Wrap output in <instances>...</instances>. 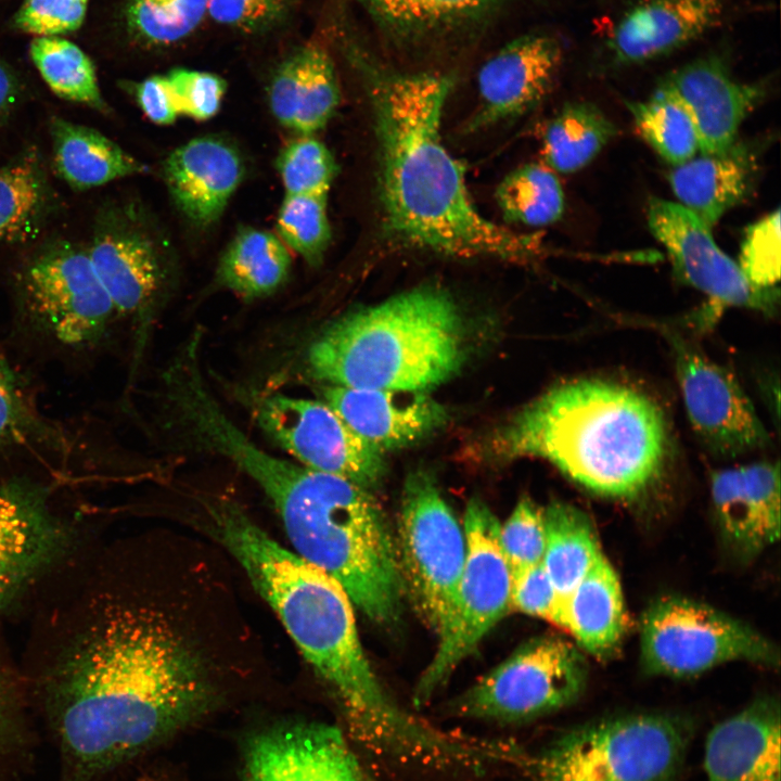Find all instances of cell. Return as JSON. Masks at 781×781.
<instances>
[{
    "label": "cell",
    "instance_id": "21",
    "mask_svg": "<svg viewBox=\"0 0 781 781\" xmlns=\"http://www.w3.org/2000/svg\"><path fill=\"white\" fill-rule=\"evenodd\" d=\"M660 87L673 93L690 114L700 140L699 153L704 154L729 150L740 125L764 95L763 86L733 79L713 56L671 72Z\"/></svg>",
    "mask_w": 781,
    "mask_h": 781
},
{
    "label": "cell",
    "instance_id": "36",
    "mask_svg": "<svg viewBox=\"0 0 781 781\" xmlns=\"http://www.w3.org/2000/svg\"><path fill=\"white\" fill-rule=\"evenodd\" d=\"M495 196L508 221L530 227L554 223L564 210L559 178L542 164L530 163L514 169L499 183Z\"/></svg>",
    "mask_w": 781,
    "mask_h": 781
},
{
    "label": "cell",
    "instance_id": "8",
    "mask_svg": "<svg viewBox=\"0 0 781 781\" xmlns=\"http://www.w3.org/2000/svg\"><path fill=\"white\" fill-rule=\"evenodd\" d=\"M733 661L777 668L780 654L750 625L686 597H660L644 610L640 662L646 674L688 678Z\"/></svg>",
    "mask_w": 781,
    "mask_h": 781
},
{
    "label": "cell",
    "instance_id": "27",
    "mask_svg": "<svg viewBox=\"0 0 781 781\" xmlns=\"http://www.w3.org/2000/svg\"><path fill=\"white\" fill-rule=\"evenodd\" d=\"M392 41L449 43L484 26L511 0H356Z\"/></svg>",
    "mask_w": 781,
    "mask_h": 781
},
{
    "label": "cell",
    "instance_id": "16",
    "mask_svg": "<svg viewBox=\"0 0 781 781\" xmlns=\"http://www.w3.org/2000/svg\"><path fill=\"white\" fill-rule=\"evenodd\" d=\"M666 337L689 422L704 445L729 458L765 447L768 433L733 374L679 334Z\"/></svg>",
    "mask_w": 781,
    "mask_h": 781
},
{
    "label": "cell",
    "instance_id": "17",
    "mask_svg": "<svg viewBox=\"0 0 781 781\" xmlns=\"http://www.w3.org/2000/svg\"><path fill=\"white\" fill-rule=\"evenodd\" d=\"M116 313L142 318L163 294L175 269L174 248L142 216H112L87 251Z\"/></svg>",
    "mask_w": 781,
    "mask_h": 781
},
{
    "label": "cell",
    "instance_id": "29",
    "mask_svg": "<svg viewBox=\"0 0 781 781\" xmlns=\"http://www.w3.org/2000/svg\"><path fill=\"white\" fill-rule=\"evenodd\" d=\"M560 627L586 653L605 660L620 646L628 622L620 580L602 555L565 598Z\"/></svg>",
    "mask_w": 781,
    "mask_h": 781
},
{
    "label": "cell",
    "instance_id": "22",
    "mask_svg": "<svg viewBox=\"0 0 781 781\" xmlns=\"http://www.w3.org/2000/svg\"><path fill=\"white\" fill-rule=\"evenodd\" d=\"M779 462H755L714 471L713 509L720 532L738 552L755 555L780 537Z\"/></svg>",
    "mask_w": 781,
    "mask_h": 781
},
{
    "label": "cell",
    "instance_id": "38",
    "mask_svg": "<svg viewBox=\"0 0 781 781\" xmlns=\"http://www.w3.org/2000/svg\"><path fill=\"white\" fill-rule=\"evenodd\" d=\"M209 0H128L126 23L132 37L146 47L176 44L207 16Z\"/></svg>",
    "mask_w": 781,
    "mask_h": 781
},
{
    "label": "cell",
    "instance_id": "19",
    "mask_svg": "<svg viewBox=\"0 0 781 781\" xmlns=\"http://www.w3.org/2000/svg\"><path fill=\"white\" fill-rule=\"evenodd\" d=\"M322 396L346 423L382 452L422 441L441 428L446 408L423 392L324 385Z\"/></svg>",
    "mask_w": 781,
    "mask_h": 781
},
{
    "label": "cell",
    "instance_id": "14",
    "mask_svg": "<svg viewBox=\"0 0 781 781\" xmlns=\"http://www.w3.org/2000/svg\"><path fill=\"white\" fill-rule=\"evenodd\" d=\"M256 399L258 425L299 464L368 490L382 483L387 471L384 452L360 437L325 401L279 393Z\"/></svg>",
    "mask_w": 781,
    "mask_h": 781
},
{
    "label": "cell",
    "instance_id": "31",
    "mask_svg": "<svg viewBox=\"0 0 781 781\" xmlns=\"http://www.w3.org/2000/svg\"><path fill=\"white\" fill-rule=\"evenodd\" d=\"M543 521L546 545L541 563L563 604L603 553L592 522L580 509L554 501L543 509Z\"/></svg>",
    "mask_w": 781,
    "mask_h": 781
},
{
    "label": "cell",
    "instance_id": "2",
    "mask_svg": "<svg viewBox=\"0 0 781 781\" xmlns=\"http://www.w3.org/2000/svg\"><path fill=\"white\" fill-rule=\"evenodd\" d=\"M344 43L373 108L388 232L407 245L456 257L523 263L541 255L538 236L511 231L478 212L462 165L445 148L440 127L452 78L393 71L354 41Z\"/></svg>",
    "mask_w": 781,
    "mask_h": 781
},
{
    "label": "cell",
    "instance_id": "43",
    "mask_svg": "<svg viewBox=\"0 0 781 781\" xmlns=\"http://www.w3.org/2000/svg\"><path fill=\"white\" fill-rule=\"evenodd\" d=\"M21 385L0 354V454L15 450L35 434H44Z\"/></svg>",
    "mask_w": 781,
    "mask_h": 781
},
{
    "label": "cell",
    "instance_id": "12",
    "mask_svg": "<svg viewBox=\"0 0 781 781\" xmlns=\"http://www.w3.org/2000/svg\"><path fill=\"white\" fill-rule=\"evenodd\" d=\"M17 286L27 325L63 351L94 350L116 315L88 253L73 245L38 254L22 270Z\"/></svg>",
    "mask_w": 781,
    "mask_h": 781
},
{
    "label": "cell",
    "instance_id": "6",
    "mask_svg": "<svg viewBox=\"0 0 781 781\" xmlns=\"http://www.w3.org/2000/svg\"><path fill=\"white\" fill-rule=\"evenodd\" d=\"M465 343L453 297L426 285L340 318L312 342L307 361L329 385L427 393L460 371Z\"/></svg>",
    "mask_w": 781,
    "mask_h": 781
},
{
    "label": "cell",
    "instance_id": "13",
    "mask_svg": "<svg viewBox=\"0 0 781 781\" xmlns=\"http://www.w3.org/2000/svg\"><path fill=\"white\" fill-rule=\"evenodd\" d=\"M89 543L78 523L53 508L46 488L0 479V613L31 603Z\"/></svg>",
    "mask_w": 781,
    "mask_h": 781
},
{
    "label": "cell",
    "instance_id": "1",
    "mask_svg": "<svg viewBox=\"0 0 781 781\" xmlns=\"http://www.w3.org/2000/svg\"><path fill=\"white\" fill-rule=\"evenodd\" d=\"M35 607L21 678L72 781H90L208 709L201 660L114 562H80Z\"/></svg>",
    "mask_w": 781,
    "mask_h": 781
},
{
    "label": "cell",
    "instance_id": "44",
    "mask_svg": "<svg viewBox=\"0 0 781 781\" xmlns=\"http://www.w3.org/2000/svg\"><path fill=\"white\" fill-rule=\"evenodd\" d=\"M298 0H209L207 16L245 35L269 31L281 25Z\"/></svg>",
    "mask_w": 781,
    "mask_h": 781
},
{
    "label": "cell",
    "instance_id": "5",
    "mask_svg": "<svg viewBox=\"0 0 781 781\" xmlns=\"http://www.w3.org/2000/svg\"><path fill=\"white\" fill-rule=\"evenodd\" d=\"M238 468L270 499L297 555L335 579L371 622H397L406 596L396 539L371 490L257 445Z\"/></svg>",
    "mask_w": 781,
    "mask_h": 781
},
{
    "label": "cell",
    "instance_id": "28",
    "mask_svg": "<svg viewBox=\"0 0 781 781\" xmlns=\"http://www.w3.org/2000/svg\"><path fill=\"white\" fill-rule=\"evenodd\" d=\"M755 168V154L735 141L726 152L697 153L674 166L668 179L678 204L712 229L747 196Z\"/></svg>",
    "mask_w": 781,
    "mask_h": 781
},
{
    "label": "cell",
    "instance_id": "30",
    "mask_svg": "<svg viewBox=\"0 0 781 781\" xmlns=\"http://www.w3.org/2000/svg\"><path fill=\"white\" fill-rule=\"evenodd\" d=\"M50 130L54 168L75 189L97 188L148 170L144 164L95 129L53 118Z\"/></svg>",
    "mask_w": 781,
    "mask_h": 781
},
{
    "label": "cell",
    "instance_id": "50",
    "mask_svg": "<svg viewBox=\"0 0 781 781\" xmlns=\"http://www.w3.org/2000/svg\"><path fill=\"white\" fill-rule=\"evenodd\" d=\"M17 97V80L8 65L0 60V123L14 108Z\"/></svg>",
    "mask_w": 781,
    "mask_h": 781
},
{
    "label": "cell",
    "instance_id": "45",
    "mask_svg": "<svg viewBox=\"0 0 781 781\" xmlns=\"http://www.w3.org/2000/svg\"><path fill=\"white\" fill-rule=\"evenodd\" d=\"M165 76L179 114L205 120L218 112L227 88L221 77L188 68H175Z\"/></svg>",
    "mask_w": 781,
    "mask_h": 781
},
{
    "label": "cell",
    "instance_id": "34",
    "mask_svg": "<svg viewBox=\"0 0 781 781\" xmlns=\"http://www.w3.org/2000/svg\"><path fill=\"white\" fill-rule=\"evenodd\" d=\"M29 55L54 94L105 111L94 65L74 42L60 36L36 37L30 43Z\"/></svg>",
    "mask_w": 781,
    "mask_h": 781
},
{
    "label": "cell",
    "instance_id": "32",
    "mask_svg": "<svg viewBox=\"0 0 781 781\" xmlns=\"http://www.w3.org/2000/svg\"><path fill=\"white\" fill-rule=\"evenodd\" d=\"M291 255L273 233L242 228L223 252L217 279L242 297L254 299L274 293L287 279Z\"/></svg>",
    "mask_w": 781,
    "mask_h": 781
},
{
    "label": "cell",
    "instance_id": "18",
    "mask_svg": "<svg viewBox=\"0 0 781 781\" xmlns=\"http://www.w3.org/2000/svg\"><path fill=\"white\" fill-rule=\"evenodd\" d=\"M243 781H372L342 730L318 721L277 725L244 751Z\"/></svg>",
    "mask_w": 781,
    "mask_h": 781
},
{
    "label": "cell",
    "instance_id": "46",
    "mask_svg": "<svg viewBox=\"0 0 781 781\" xmlns=\"http://www.w3.org/2000/svg\"><path fill=\"white\" fill-rule=\"evenodd\" d=\"M89 0H24L15 25L37 37L59 36L82 24Z\"/></svg>",
    "mask_w": 781,
    "mask_h": 781
},
{
    "label": "cell",
    "instance_id": "37",
    "mask_svg": "<svg viewBox=\"0 0 781 781\" xmlns=\"http://www.w3.org/2000/svg\"><path fill=\"white\" fill-rule=\"evenodd\" d=\"M48 204L47 181L35 158L24 157L0 167V244L34 234Z\"/></svg>",
    "mask_w": 781,
    "mask_h": 781
},
{
    "label": "cell",
    "instance_id": "24",
    "mask_svg": "<svg viewBox=\"0 0 781 781\" xmlns=\"http://www.w3.org/2000/svg\"><path fill=\"white\" fill-rule=\"evenodd\" d=\"M780 705L761 696L717 724L705 743L707 781H780Z\"/></svg>",
    "mask_w": 781,
    "mask_h": 781
},
{
    "label": "cell",
    "instance_id": "35",
    "mask_svg": "<svg viewBox=\"0 0 781 781\" xmlns=\"http://www.w3.org/2000/svg\"><path fill=\"white\" fill-rule=\"evenodd\" d=\"M641 137L673 166L680 165L700 152L695 125L681 102L658 87L646 101H627Z\"/></svg>",
    "mask_w": 781,
    "mask_h": 781
},
{
    "label": "cell",
    "instance_id": "42",
    "mask_svg": "<svg viewBox=\"0 0 781 781\" xmlns=\"http://www.w3.org/2000/svg\"><path fill=\"white\" fill-rule=\"evenodd\" d=\"M780 209L746 228L739 256V267L757 287H777L780 280Z\"/></svg>",
    "mask_w": 781,
    "mask_h": 781
},
{
    "label": "cell",
    "instance_id": "3",
    "mask_svg": "<svg viewBox=\"0 0 781 781\" xmlns=\"http://www.w3.org/2000/svg\"><path fill=\"white\" fill-rule=\"evenodd\" d=\"M218 540L243 566L306 661L330 688L353 737L373 753L404 764L428 757L438 731L402 709L373 671L344 588L285 549L234 501L208 503Z\"/></svg>",
    "mask_w": 781,
    "mask_h": 781
},
{
    "label": "cell",
    "instance_id": "48",
    "mask_svg": "<svg viewBox=\"0 0 781 781\" xmlns=\"http://www.w3.org/2000/svg\"><path fill=\"white\" fill-rule=\"evenodd\" d=\"M133 93L142 112L153 123L168 125L180 115L165 75L145 78L135 86Z\"/></svg>",
    "mask_w": 781,
    "mask_h": 781
},
{
    "label": "cell",
    "instance_id": "26",
    "mask_svg": "<svg viewBox=\"0 0 781 781\" xmlns=\"http://www.w3.org/2000/svg\"><path fill=\"white\" fill-rule=\"evenodd\" d=\"M268 99L276 119L302 136L323 128L335 113L341 91L334 63L320 44L294 48L273 72Z\"/></svg>",
    "mask_w": 781,
    "mask_h": 781
},
{
    "label": "cell",
    "instance_id": "7",
    "mask_svg": "<svg viewBox=\"0 0 781 781\" xmlns=\"http://www.w3.org/2000/svg\"><path fill=\"white\" fill-rule=\"evenodd\" d=\"M692 735L680 715H614L563 732L527 767L534 781H678Z\"/></svg>",
    "mask_w": 781,
    "mask_h": 781
},
{
    "label": "cell",
    "instance_id": "15",
    "mask_svg": "<svg viewBox=\"0 0 781 781\" xmlns=\"http://www.w3.org/2000/svg\"><path fill=\"white\" fill-rule=\"evenodd\" d=\"M648 223L665 247L676 278L706 295L707 305L717 312L727 307L768 316L777 312L778 286L763 289L750 283L739 265L717 246L710 228L680 204L650 200Z\"/></svg>",
    "mask_w": 781,
    "mask_h": 781
},
{
    "label": "cell",
    "instance_id": "33",
    "mask_svg": "<svg viewBox=\"0 0 781 781\" xmlns=\"http://www.w3.org/2000/svg\"><path fill=\"white\" fill-rule=\"evenodd\" d=\"M616 133V126L592 103H568L545 129L541 148L545 165L562 174L578 171Z\"/></svg>",
    "mask_w": 781,
    "mask_h": 781
},
{
    "label": "cell",
    "instance_id": "47",
    "mask_svg": "<svg viewBox=\"0 0 781 781\" xmlns=\"http://www.w3.org/2000/svg\"><path fill=\"white\" fill-rule=\"evenodd\" d=\"M511 607L560 626L561 600L542 563L512 574Z\"/></svg>",
    "mask_w": 781,
    "mask_h": 781
},
{
    "label": "cell",
    "instance_id": "20",
    "mask_svg": "<svg viewBox=\"0 0 781 781\" xmlns=\"http://www.w3.org/2000/svg\"><path fill=\"white\" fill-rule=\"evenodd\" d=\"M560 43L547 35L518 37L488 59L478 73L481 106L469 129L520 116L545 97L560 66Z\"/></svg>",
    "mask_w": 781,
    "mask_h": 781
},
{
    "label": "cell",
    "instance_id": "49",
    "mask_svg": "<svg viewBox=\"0 0 781 781\" xmlns=\"http://www.w3.org/2000/svg\"><path fill=\"white\" fill-rule=\"evenodd\" d=\"M22 681L12 667L0 638V751L15 730Z\"/></svg>",
    "mask_w": 781,
    "mask_h": 781
},
{
    "label": "cell",
    "instance_id": "40",
    "mask_svg": "<svg viewBox=\"0 0 781 781\" xmlns=\"http://www.w3.org/2000/svg\"><path fill=\"white\" fill-rule=\"evenodd\" d=\"M277 167L290 195H328L337 172L332 153L311 136L290 142L279 154Z\"/></svg>",
    "mask_w": 781,
    "mask_h": 781
},
{
    "label": "cell",
    "instance_id": "4",
    "mask_svg": "<svg viewBox=\"0 0 781 781\" xmlns=\"http://www.w3.org/2000/svg\"><path fill=\"white\" fill-rule=\"evenodd\" d=\"M507 459L537 457L601 496L632 498L658 476L667 427L657 404L629 386L580 379L553 386L492 440Z\"/></svg>",
    "mask_w": 781,
    "mask_h": 781
},
{
    "label": "cell",
    "instance_id": "23",
    "mask_svg": "<svg viewBox=\"0 0 781 781\" xmlns=\"http://www.w3.org/2000/svg\"><path fill=\"white\" fill-rule=\"evenodd\" d=\"M163 175L177 208L192 223L207 227L221 216L240 185L244 164L230 142L206 136L172 151Z\"/></svg>",
    "mask_w": 781,
    "mask_h": 781
},
{
    "label": "cell",
    "instance_id": "41",
    "mask_svg": "<svg viewBox=\"0 0 781 781\" xmlns=\"http://www.w3.org/2000/svg\"><path fill=\"white\" fill-rule=\"evenodd\" d=\"M499 541L511 574L541 563L546 545L543 509L522 498L500 524Z\"/></svg>",
    "mask_w": 781,
    "mask_h": 781
},
{
    "label": "cell",
    "instance_id": "11",
    "mask_svg": "<svg viewBox=\"0 0 781 781\" xmlns=\"http://www.w3.org/2000/svg\"><path fill=\"white\" fill-rule=\"evenodd\" d=\"M588 673L576 644L555 636L536 637L457 696L449 710L498 722L533 720L576 702Z\"/></svg>",
    "mask_w": 781,
    "mask_h": 781
},
{
    "label": "cell",
    "instance_id": "39",
    "mask_svg": "<svg viewBox=\"0 0 781 781\" xmlns=\"http://www.w3.org/2000/svg\"><path fill=\"white\" fill-rule=\"evenodd\" d=\"M279 239L310 266H319L331 240L327 195L286 194L278 213Z\"/></svg>",
    "mask_w": 781,
    "mask_h": 781
},
{
    "label": "cell",
    "instance_id": "10",
    "mask_svg": "<svg viewBox=\"0 0 781 781\" xmlns=\"http://www.w3.org/2000/svg\"><path fill=\"white\" fill-rule=\"evenodd\" d=\"M499 529L498 518L484 501L473 498L468 502L465 560L454 613L415 684V705H424L445 686L511 607L512 574L500 547Z\"/></svg>",
    "mask_w": 781,
    "mask_h": 781
},
{
    "label": "cell",
    "instance_id": "25",
    "mask_svg": "<svg viewBox=\"0 0 781 781\" xmlns=\"http://www.w3.org/2000/svg\"><path fill=\"white\" fill-rule=\"evenodd\" d=\"M722 11V0L644 1L619 21L610 50L623 64L653 60L703 35L719 21Z\"/></svg>",
    "mask_w": 781,
    "mask_h": 781
},
{
    "label": "cell",
    "instance_id": "9",
    "mask_svg": "<svg viewBox=\"0 0 781 781\" xmlns=\"http://www.w3.org/2000/svg\"><path fill=\"white\" fill-rule=\"evenodd\" d=\"M396 548L405 596L439 637L452 619L465 560V536L433 476L405 482Z\"/></svg>",
    "mask_w": 781,
    "mask_h": 781
}]
</instances>
